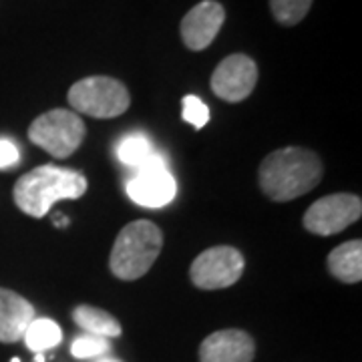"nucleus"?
<instances>
[{
    "instance_id": "nucleus-1",
    "label": "nucleus",
    "mask_w": 362,
    "mask_h": 362,
    "mask_svg": "<svg viewBox=\"0 0 362 362\" xmlns=\"http://www.w3.org/2000/svg\"><path fill=\"white\" fill-rule=\"evenodd\" d=\"M322 180V161L310 149L282 147L262 161L258 181L272 202H290L312 192Z\"/></svg>"
},
{
    "instance_id": "nucleus-2",
    "label": "nucleus",
    "mask_w": 362,
    "mask_h": 362,
    "mask_svg": "<svg viewBox=\"0 0 362 362\" xmlns=\"http://www.w3.org/2000/svg\"><path fill=\"white\" fill-rule=\"evenodd\" d=\"M87 192L81 171L57 165H40L14 183V204L30 218H45L57 202L78 199Z\"/></svg>"
},
{
    "instance_id": "nucleus-3",
    "label": "nucleus",
    "mask_w": 362,
    "mask_h": 362,
    "mask_svg": "<svg viewBox=\"0 0 362 362\" xmlns=\"http://www.w3.org/2000/svg\"><path fill=\"white\" fill-rule=\"evenodd\" d=\"M161 247L163 233L153 221H131L117 235L109 256V268L119 280H139L151 270Z\"/></svg>"
},
{
    "instance_id": "nucleus-4",
    "label": "nucleus",
    "mask_w": 362,
    "mask_h": 362,
    "mask_svg": "<svg viewBox=\"0 0 362 362\" xmlns=\"http://www.w3.org/2000/svg\"><path fill=\"white\" fill-rule=\"evenodd\" d=\"M85 133L87 127L75 111L52 109L30 123L28 139L54 159H66L81 147Z\"/></svg>"
},
{
    "instance_id": "nucleus-5",
    "label": "nucleus",
    "mask_w": 362,
    "mask_h": 362,
    "mask_svg": "<svg viewBox=\"0 0 362 362\" xmlns=\"http://www.w3.org/2000/svg\"><path fill=\"white\" fill-rule=\"evenodd\" d=\"M69 103L75 113L113 119L123 115L131 105L127 87L113 77H87L77 81L69 89Z\"/></svg>"
},
{
    "instance_id": "nucleus-6",
    "label": "nucleus",
    "mask_w": 362,
    "mask_h": 362,
    "mask_svg": "<svg viewBox=\"0 0 362 362\" xmlns=\"http://www.w3.org/2000/svg\"><path fill=\"white\" fill-rule=\"evenodd\" d=\"M244 256L232 246H216L202 252L189 268V278L202 290H221L233 286L244 274Z\"/></svg>"
},
{
    "instance_id": "nucleus-7",
    "label": "nucleus",
    "mask_w": 362,
    "mask_h": 362,
    "mask_svg": "<svg viewBox=\"0 0 362 362\" xmlns=\"http://www.w3.org/2000/svg\"><path fill=\"white\" fill-rule=\"evenodd\" d=\"M362 202L354 194H332L314 202L304 214V228L316 235H334L361 220Z\"/></svg>"
},
{
    "instance_id": "nucleus-8",
    "label": "nucleus",
    "mask_w": 362,
    "mask_h": 362,
    "mask_svg": "<svg viewBox=\"0 0 362 362\" xmlns=\"http://www.w3.org/2000/svg\"><path fill=\"white\" fill-rule=\"evenodd\" d=\"M175 192V180L157 153L149 161H145L141 168H137V173L127 183V195L143 207L168 206L173 202Z\"/></svg>"
},
{
    "instance_id": "nucleus-9",
    "label": "nucleus",
    "mask_w": 362,
    "mask_h": 362,
    "mask_svg": "<svg viewBox=\"0 0 362 362\" xmlns=\"http://www.w3.org/2000/svg\"><path fill=\"white\" fill-rule=\"evenodd\" d=\"M258 83V65L247 54H230L216 66L211 90L228 103H240L252 95Z\"/></svg>"
},
{
    "instance_id": "nucleus-10",
    "label": "nucleus",
    "mask_w": 362,
    "mask_h": 362,
    "mask_svg": "<svg viewBox=\"0 0 362 362\" xmlns=\"http://www.w3.org/2000/svg\"><path fill=\"white\" fill-rule=\"evenodd\" d=\"M226 21V11L216 0L195 4L181 21V39L189 51H204L218 37Z\"/></svg>"
},
{
    "instance_id": "nucleus-11",
    "label": "nucleus",
    "mask_w": 362,
    "mask_h": 362,
    "mask_svg": "<svg viewBox=\"0 0 362 362\" xmlns=\"http://www.w3.org/2000/svg\"><path fill=\"white\" fill-rule=\"evenodd\" d=\"M256 342L244 330H218L202 342L199 362H252Z\"/></svg>"
},
{
    "instance_id": "nucleus-12",
    "label": "nucleus",
    "mask_w": 362,
    "mask_h": 362,
    "mask_svg": "<svg viewBox=\"0 0 362 362\" xmlns=\"http://www.w3.org/2000/svg\"><path fill=\"white\" fill-rule=\"evenodd\" d=\"M35 320L33 304L13 290L0 288V342L14 344L23 340L28 324Z\"/></svg>"
},
{
    "instance_id": "nucleus-13",
    "label": "nucleus",
    "mask_w": 362,
    "mask_h": 362,
    "mask_svg": "<svg viewBox=\"0 0 362 362\" xmlns=\"http://www.w3.org/2000/svg\"><path fill=\"white\" fill-rule=\"evenodd\" d=\"M328 270L344 284H356L362 280V242L350 240L334 247L328 256Z\"/></svg>"
},
{
    "instance_id": "nucleus-14",
    "label": "nucleus",
    "mask_w": 362,
    "mask_h": 362,
    "mask_svg": "<svg viewBox=\"0 0 362 362\" xmlns=\"http://www.w3.org/2000/svg\"><path fill=\"white\" fill-rule=\"evenodd\" d=\"M73 320L77 326H81L87 334L101 338H117L121 337V324L113 314L95 308L89 304H81L73 310Z\"/></svg>"
},
{
    "instance_id": "nucleus-15",
    "label": "nucleus",
    "mask_w": 362,
    "mask_h": 362,
    "mask_svg": "<svg viewBox=\"0 0 362 362\" xmlns=\"http://www.w3.org/2000/svg\"><path fill=\"white\" fill-rule=\"evenodd\" d=\"M23 340L30 352L42 354L45 350L54 349L63 340V332H61V326L51 318H35L28 324Z\"/></svg>"
},
{
    "instance_id": "nucleus-16",
    "label": "nucleus",
    "mask_w": 362,
    "mask_h": 362,
    "mask_svg": "<svg viewBox=\"0 0 362 362\" xmlns=\"http://www.w3.org/2000/svg\"><path fill=\"white\" fill-rule=\"evenodd\" d=\"M153 156H156L153 145L143 133H131L117 143V157L127 168H141Z\"/></svg>"
},
{
    "instance_id": "nucleus-17",
    "label": "nucleus",
    "mask_w": 362,
    "mask_h": 362,
    "mask_svg": "<svg viewBox=\"0 0 362 362\" xmlns=\"http://www.w3.org/2000/svg\"><path fill=\"white\" fill-rule=\"evenodd\" d=\"M312 2L314 0H270V11L280 25L294 26L308 14Z\"/></svg>"
},
{
    "instance_id": "nucleus-18",
    "label": "nucleus",
    "mask_w": 362,
    "mask_h": 362,
    "mask_svg": "<svg viewBox=\"0 0 362 362\" xmlns=\"http://www.w3.org/2000/svg\"><path fill=\"white\" fill-rule=\"evenodd\" d=\"M107 352H109V340L93 334L75 338V342L71 344V354L75 358H95V356H103Z\"/></svg>"
},
{
    "instance_id": "nucleus-19",
    "label": "nucleus",
    "mask_w": 362,
    "mask_h": 362,
    "mask_svg": "<svg viewBox=\"0 0 362 362\" xmlns=\"http://www.w3.org/2000/svg\"><path fill=\"white\" fill-rule=\"evenodd\" d=\"M181 117L185 123L194 125L195 129H204L209 121V109L207 105L195 97V95H187L183 97V107H181Z\"/></svg>"
},
{
    "instance_id": "nucleus-20",
    "label": "nucleus",
    "mask_w": 362,
    "mask_h": 362,
    "mask_svg": "<svg viewBox=\"0 0 362 362\" xmlns=\"http://www.w3.org/2000/svg\"><path fill=\"white\" fill-rule=\"evenodd\" d=\"M18 159H21L18 147L11 139L0 137V169L14 168L18 163Z\"/></svg>"
},
{
    "instance_id": "nucleus-21",
    "label": "nucleus",
    "mask_w": 362,
    "mask_h": 362,
    "mask_svg": "<svg viewBox=\"0 0 362 362\" xmlns=\"http://www.w3.org/2000/svg\"><path fill=\"white\" fill-rule=\"evenodd\" d=\"M99 362H119V361H115V358H103V361H99Z\"/></svg>"
},
{
    "instance_id": "nucleus-22",
    "label": "nucleus",
    "mask_w": 362,
    "mask_h": 362,
    "mask_svg": "<svg viewBox=\"0 0 362 362\" xmlns=\"http://www.w3.org/2000/svg\"><path fill=\"white\" fill-rule=\"evenodd\" d=\"M37 362H45V358H42V354H37Z\"/></svg>"
},
{
    "instance_id": "nucleus-23",
    "label": "nucleus",
    "mask_w": 362,
    "mask_h": 362,
    "mask_svg": "<svg viewBox=\"0 0 362 362\" xmlns=\"http://www.w3.org/2000/svg\"><path fill=\"white\" fill-rule=\"evenodd\" d=\"M13 362H21V361H18V358H13Z\"/></svg>"
}]
</instances>
